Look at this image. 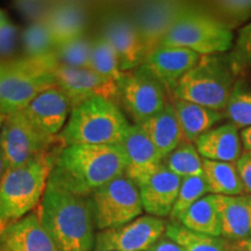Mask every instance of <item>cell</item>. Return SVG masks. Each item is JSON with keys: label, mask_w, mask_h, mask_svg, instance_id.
<instances>
[{"label": "cell", "mask_w": 251, "mask_h": 251, "mask_svg": "<svg viewBox=\"0 0 251 251\" xmlns=\"http://www.w3.org/2000/svg\"><path fill=\"white\" fill-rule=\"evenodd\" d=\"M166 222L141 215L120 227L98 231L93 251H149L165 235Z\"/></svg>", "instance_id": "obj_11"}, {"label": "cell", "mask_w": 251, "mask_h": 251, "mask_svg": "<svg viewBox=\"0 0 251 251\" xmlns=\"http://www.w3.org/2000/svg\"><path fill=\"white\" fill-rule=\"evenodd\" d=\"M165 236L177 243L183 251H231L233 244L222 237L196 233L179 222H166Z\"/></svg>", "instance_id": "obj_27"}, {"label": "cell", "mask_w": 251, "mask_h": 251, "mask_svg": "<svg viewBox=\"0 0 251 251\" xmlns=\"http://www.w3.org/2000/svg\"><path fill=\"white\" fill-rule=\"evenodd\" d=\"M201 56L192 50L180 47L161 46L150 52L142 67L172 92L179 80L196 67Z\"/></svg>", "instance_id": "obj_16"}, {"label": "cell", "mask_w": 251, "mask_h": 251, "mask_svg": "<svg viewBox=\"0 0 251 251\" xmlns=\"http://www.w3.org/2000/svg\"><path fill=\"white\" fill-rule=\"evenodd\" d=\"M207 194H209V190L205 176L181 179L179 193L170 214V221L180 222L187 209Z\"/></svg>", "instance_id": "obj_31"}, {"label": "cell", "mask_w": 251, "mask_h": 251, "mask_svg": "<svg viewBox=\"0 0 251 251\" xmlns=\"http://www.w3.org/2000/svg\"><path fill=\"white\" fill-rule=\"evenodd\" d=\"M236 169L244 192L251 196V152H244L236 162Z\"/></svg>", "instance_id": "obj_38"}, {"label": "cell", "mask_w": 251, "mask_h": 251, "mask_svg": "<svg viewBox=\"0 0 251 251\" xmlns=\"http://www.w3.org/2000/svg\"><path fill=\"white\" fill-rule=\"evenodd\" d=\"M90 70L118 84L127 74L121 70L117 54L100 34L92 40Z\"/></svg>", "instance_id": "obj_28"}, {"label": "cell", "mask_w": 251, "mask_h": 251, "mask_svg": "<svg viewBox=\"0 0 251 251\" xmlns=\"http://www.w3.org/2000/svg\"><path fill=\"white\" fill-rule=\"evenodd\" d=\"M0 251H58L39 216L31 212L0 234Z\"/></svg>", "instance_id": "obj_19"}, {"label": "cell", "mask_w": 251, "mask_h": 251, "mask_svg": "<svg viewBox=\"0 0 251 251\" xmlns=\"http://www.w3.org/2000/svg\"><path fill=\"white\" fill-rule=\"evenodd\" d=\"M203 159L236 163L242 156V137L236 126L228 122L206 131L194 143Z\"/></svg>", "instance_id": "obj_21"}, {"label": "cell", "mask_w": 251, "mask_h": 251, "mask_svg": "<svg viewBox=\"0 0 251 251\" xmlns=\"http://www.w3.org/2000/svg\"><path fill=\"white\" fill-rule=\"evenodd\" d=\"M43 21L56 48L85 36L89 12L80 2H52Z\"/></svg>", "instance_id": "obj_20"}, {"label": "cell", "mask_w": 251, "mask_h": 251, "mask_svg": "<svg viewBox=\"0 0 251 251\" xmlns=\"http://www.w3.org/2000/svg\"><path fill=\"white\" fill-rule=\"evenodd\" d=\"M62 146L58 139H51L39 131L23 112L5 117L0 130V152L5 172L20 168L42 153Z\"/></svg>", "instance_id": "obj_9"}, {"label": "cell", "mask_w": 251, "mask_h": 251, "mask_svg": "<svg viewBox=\"0 0 251 251\" xmlns=\"http://www.w3.org/2000/svg\"><path fill=\"white\" fill-rule=\"evenodd\" d=\"M4 121H5V117H4V115L0 114V130H1L2 125H4Z\"/></svg>", "instance_id": "obj_45"}, {"label": "cell", "mask_w": 251, "mask_h": 251, "mask_svg": "<svg viewBox=\"0 0 251 251\" xmlns=\"http://www.w3.org/2000/svg\"><path fill=\"white\" fill-rule=\"evenodd\" d=\"M58 149L42 153L0 179V234L40 206Z\"/></svg>", "instance_id": "obj_3"}, {"label": "cell", "mask_w": 251, "mask_h": 251, "mask_svg": "<svg viewBox=\"0 0 251 251\" xmlns=\"http://www.w3.org/2000/svg\"><path fill=\"white\" fill-rule=\"evenodd\" d=\"M90 200L98 231L120 227L143 213L140 188L126 175L103 185Z\"/></svg>", "instance_id": "obj_8"}, {"label": "cell", "mask_w": 251, "mask_h": 251, "mask_svg": "<svg viewBox=\"0 0 251 251\" xmlns=\"http://www.w3.org/2000/svg\"><path fill=\"white\" fill-rule=\"evenodd\" d=\"M203 176L209 194L214 196H243V185L238 176L236 163L215 162L202 158Z\"/></svg>", "instance_id": "obj_26"}, {"label": "cell", "mask_w": 251, "mask_h": 251, "mask_svg": "<svg viewBox=\"0 0 251 251\" xmlns=\"http://www.w3.org/2000/svg\"><path fill=\"white\" fill-rule=\"evenodd\" d=\"M137 126H140L141 129L156 147L163 157V161L184 142L179 122L171 100L161 113Z\"/></svg>", "instance_id": "obj_23"}, {"label": "cell", "mask_w": 251, "mask_h": 251, "mask_svg": "<svg viewBox=\"0 0 251 251\" xmlns=\"http://www.w3.org/2000/svg\"><path fill=\"white\" fill-rule=\"evenodd\" d=\"M5 174V163H4V158H2L1 152H0V179H1L2 175Z\"/></svg>", "instance_id": "obj_43"}, {"label": "cell", "mask_w": 251, "mask_h": 251, "mask_svg": "<svg viewBox=\"0 0 251 251\" xmlns=\"http://www.w3.org/2000/svg\"><path fill=\"white\" fill-rule=\"evenodd\" d=\"M231 251H238V250H236V249H235V248H234V246H233V250H231Z\"/></svg>", "instance_id": "obj_46"}, {"label": "cell", "mask_w": 251, "mask_h": 251, "mask_svg": "<svg viewBox=\"0 0 251 251\" xmlns=\"http://www.w3.org/2000/svg\"><path fill=\"white\" fill-rule=\"evenodd\" d=\"M21 42H23L24 56L28 58L41 59L49 57L55 50L54 41L45 21L28 25L23 31Z\"/></svg>", "instance_id": "obj_30"}, {"label": "cell", "mask_w": 251, "mask_h": 251, "mask_svg": "<svg viewBox=\"0 0 251 251\" xmlns=\"http://www.w3.org/2000/svg\"><path fill=\"white\" fill-rule=\"evenodd\" d=\"M249 199H250V206H251V196H249Z\"/></svg>", "instance_id": "obj_47"}, {"label": "cell", "mask_w": 251, "mask_h": 251, "mask_svg": "<svg viewBox=\"0 0 251 251\" xmlns=\"http://www.w3.org/2000/svg\"><path fill=\"white\" fill-rule=\"evenodd\" d=\"M215 197L221 221V237L235 243L251 237L249 196Z\"/></svg>", "instance_id": "obj_22"}, {"label": "cell", "mask_w": 251, "mask_h": 251, "mask_svg": "<svg viewBox=\"0 0 251 251\" xmlns=\"http://www.w3.org/2000/svg\"><path fill=\"white\" fill-rule=\"evenodd\" d=\"M234 71L230 61L219 56H201L172 91V98L186 100L213 111L222 112L234 90Z\"/></svg>", "instance_id": "obj_6"}, {"label": "cell", "mask_w": 251, "mask_h": 251, "mask_svg": "<svg viewBox=\"0 0 251 251\" xmlns=\"http://www.w3.org/2000/svg\"><path fill=\"white\" fill-rule=\"evenodd\" d=\"M241 137H242V143L246 151L251 152V127L241 131Z\"/></svg>", "instance_id": "obj_40"}, {"label": "cell", "mask_w": 251, "mask_h": 251, "mask_svg": "<svg viewBox=\"0 0 251 251\" xmlns=\"http://www.w3.org/2000/svg\"><path fill=\"white\" fill-rule=\"evenodd\" d=\"M125 174L126 155L121 146L74 144L58 150L48 184L90 198L103 185Z\"/></svg>", "instance_id": "obj_1"}, {"label": "cell", "mask_w": 251, "mask_h": 251, "mask_svg": "<svg viewBox=\"0 0 251 251\" xmlns=\"http://www.w3.org/2000/svg\"><path fill=\"white\" fill-rule=\"evenodd\" d=\"M185 228L196 233L221 237V221L214 194H207L190 207L180 222Z\"/></svg>", "instance_id": "obj_25"}, {"label": "cell", "mask_w": 251, "mask_h": 251, "mask_svg": "<svg viewBox=\"0 0 251 251\" xmlns=\"http://www.w3.org/2000/svg\"><path fill=\"white\" fill-rule=\"evenodd\" d=\"M130 125L117 102L92 98L72 108L67 125L58 135V141L62 147L121 146Z\"/></svg>", "instance_id": "obj_4"}, {"label": "cell", "mask_w": 251, "mask_h": 251, "mask_svg": "<svg viewBox=\"0 0 251 251\" xmlns=\"http://www.w3.org/2000/svg\"><path fill=\"white\" fill-rule=\"evenodd\" d=\"M100 35L114 50L124 72L142 67L148 57L139 31L129 15L115 13L106 18Z\"/></svg>", "instance_id": "obj_14"}, {"label": "cell", "mask_w": 251, "mask_h": 251, "mask_svg": "<svg viewBox=\"0 0 251 251\" xmlns=\"http://www.w3.org/2000/svg\"><path fill=\"white\" fill-rule=\"evenodd\" d=\"M51 5L52 2L46 1H17L14 7L31 24L45 20Z\"/></svg>", "instance_id": "obj_36"}, {"label": "cell", "mask_w": 251, "mask_h": 251, "mask_svg": "<svg viewBox=\"0 0 251 251\" xmlns=\"http://www.w3.org/2000/svg\"><path fill=\"white\" fill-rule=\"evenodd\" d=\"M149 251H183V249L169 237L163 236Z\"/></svg>", "instance_id": "obj_39"}, {"label": "cell", "mask_w": 251, "mask_h": 251, "mask_svg": "<svg viewBox=\"0 0 251 251\" xmlns=\"http://www.w3.org/2000/svg\"><path fill=\"white\" fill-rule=\"evenodd\" d=\"M37 213L58 251L94 249L97 228L90 198L48 184Z\"/></svg>", "instance_id": "obj_2"}, {"label": "cell", "mask_w": 251, "mask_h": 251, "mask_svg": "<svg viewBox=\"0 0 251 251\" xmlns=\"http://www.w3.org/2000/svg\"><path fill=\"white\" fill-rule=\"evenodd\" d=\"M213 7L218 14L215 18L230 29L231 27L244 23L251 17V0L215 1L213 2Z\"/></svg>", "instance_id": "obj_34"}, {"label": "cell", "mask_w": 251, "mask_h": 251, "mask_svg": "<svg viewBox=\"0 0 251 251\" xmlns=\"http://www.w3.org/2000/svg\"><path fill=\"white\" fill-rule=\"evenodd\" d=\"M234 248L238 251H251V237L247 238V240L240 241L233 244Z\"/></svg>", "instance_id": "obj_41"}, {"label": "cell", "mask_w": 251, "mask_h": 251, "mask_svg": "<svg viewBox=\"0 0 251 251\" xmlns=\"http://www.w3.org/2000/svg\"><path fill=\"white\" fill-rule=\"evenodd\" d=\"M18 41V28L9 21L0 27V61H5L14 52Z\"/></svg>", "instance_id": "obj_37"}, {"label": "cell", "mask_w": 251, "mask_h": 251, "mask_svg": "<svg viewBox=\"0 0 251 251\" xmlns=\"http://www.w3.org/2000/svg\"><path fill=\"white\" fill-rule=\"evenodd\" d=\"M92 40L87 37L72 41L65 45L56 47L52 58L59 65L76 69H90Z\"/></svg>", "instance_id": "obj_32"}, {"label": "cell", "mask_w": 251, "mask_h": 251, "mask_svg": "<svg viewBox=\"0 0 251 251\" xmlns=\"http://www.w3.org/2000/svg\"><path fill=\"white\" fill-rule=\"evenodd\" d=\"M163 164L180 179L203 176L202 157L193 143H181L170 155L165 157Z\"/></svg>", "instance_id": "obj_29"}, {"label": "cell", "mask_w": 251, "mask_h": 251, "mask_svg": "<svg viewBox=\"0 0 251 251\" xmlns=\"http://www.w3.org/2000/svg\"><path fill=\"white\" fill-rule=\"evenodd\" d=\"M71 111V103L67 96L58 87H54L34 99L24 113L30 124L43 135L58 139Z\"/></svg>", "instance_id": "obj_17"}, {"label": "cell", "mask_w": 251, "mask_h": 251, "mask_svg": "<svg viewBox=\"0 0 251 251\" xmlns=\"http://www.w3.org/2000/svg\"><path fill=\"white\" fill-rule=\"evenodd\" d=\"M178 122H179L184 142L196 143L201 135L214 128L224 119L222 112L213 111L186 100H171Z\"/></svg>", "instance_id": "obj_24"}, {"label": "cell", "mask_w": 251, "mask_h": 251, "mask_svg": "<svg viewBox=\"0 0 251 251\" xmlns=\"http://www.w3.org/2000/svg\"><path fill=\"white\" fill-rule=\"evenodd\" d=\"M4 65H5V61H0V78H1L2 71H4Z\"/></svg>", "instance_id": "obj_44"}, {"label": "cell", "mask_w": 251, "mask_h": 251, "mask_svg": "<svg viewBox=\"0 0 251 251\" xmlns=\"http://www.w3.org/2000/svg\"><path fill=\"white\" fill-rule=\"evenodd\" d=\"M52 55L35 59L19 57L5 61L0 78V114L23 112L46 91L57 87L51 72Z\"/></svg>", "instance_id": "obj_5"}, {"label": "cell", "mask_w": 251, "mask_h": 251, "mask_svg": "<svg viewBox=\"0 0 251 251\" xmlns=\"http://www.w3.org/2000/svg\"><path fill=\"white\" fill-rule=\"evenodd\" d=\"M9 20L7 18V15H6V13L4 11H2L1 8H0V27L5 26L6 24H8Z\"/></svg>", "instance_id": "obj_42"}, {"label": "cell", "mask_w": 251, "mask_h": 251, "mask_svg": "<svg viewBox=\"0 0 251 251\" xmlns=\"http://www.w3.org/2000/svg\"><path fill=\"white\" fill-rule=\"evenodd\" d=\"M191 7L178 1H148L135 6L129 17L139 31L147 54L161 47L166 34Z\"/></svg>", "instance_id": "obj_12"}, {"label": "cell", "mask_w": 251, "mask_h": 251, "mask_svg": "<svg viewBox=\"0 0 251 251\" xmlns=\"http://www.w3.org/2000/svg\"><path fill=\"white\" fill-rule=\"evenodd\" d=\"M163 85L143 67L127 72L120 83L117 103L125 115L141 125L161 113L169 100Z\"/></svg>", "instance_id": "obj_10"}, {"label": "cell", "mask_w": 251, "mask_h": 251, "mask_svg": "<svg viewBox=\"0 0 251 251\" xmlns=\"http://www.w3.org/2000/svg\"><path fill=\"white\" fill-rule=\"evenodd\" d=\"M230 59L236 65H251V23L241 29Z\"/></svg>", "instance_id": "obj_35"}, {"label": "cell", "mask_w": 251, "mask_h": 251, "mask_svg": "<svg viewBox=\"0 0 251 251\" xmlns=\"http://www.w3.org/2000/svg\"><path fill=\"white\" fill-rule=\"evenodd\" d=\"M233 40L230 28L214 15L191 7L178 19L161 46L180 47L200 56H212L228 51L233 46Z\"/></svg>", "instance_id": "obj_7"}, {"label": "cell", "mask_w": 251, "mask_h": 251, "mask_svg": "<svg viewBox=\"0 0 251 251\" xmlns=\"http://www.w3.org/2000/svg\"><path fill=\"white\" fill-rule=\"evenodd\" d=\"M225 111L227 118L237 128L251 127V91L236 84Z\"/></svg>", "instance_id": "obj_33"}, {"label": "cell", "mask_w": 251, "mask_h": 251, "mask_svg": "<svg viewBox=\"0 0 251 251\" xmlns=\"http://www.w3.org/2000/svg\"><path fill=\"white\" fill-rule=\"evenodd\" d=\"M121 147L126 155V176L137 186L146 183L161 168L163 157L140 126L130 125Z\"/></svg>", "instance_id": "obj_15"}, {"label": "cell", "mask_w": 251, "mask_h": 251, "mask_svg": "<svg viewBox=\"0 0 251 251\" xmlns=\"http://www.w3.org/2000/svg\"><path fill=\"white\" fill-rule=\"evenodd\" d=\"M180 185V178L162 164L149 180L139 186L143 211L155 218H170Z\"/></svg>", "instance_id": "obj_18"}, {"label": "cell", "mask_w": 251, "mask_h": 251, "mask_svg": "<svg viewBox=\"0 0 251 251\" xmlns=\"http://www.w3.org/2000/svg\"><path fill=\"white\" fill-rule=\"evenodd\" d=\"M51 72L57 87L67 96L72 108L92 98H103L117 102L119 84L90 69L64 67L57 64L52 58Z\"/></svg>", "instance_id": "obj_13"}]
</instances>
